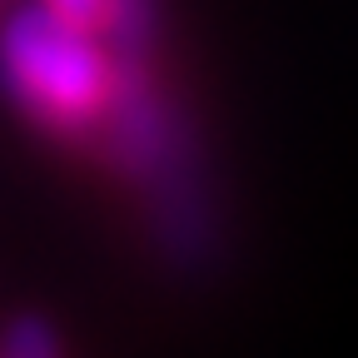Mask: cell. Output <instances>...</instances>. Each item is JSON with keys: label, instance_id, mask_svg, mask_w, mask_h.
I'll return each mask as SVG.
<instances>
[{"label": "cell", "instance_id": "1", "mask_svg": "<svg viewBox=\"0 0 358 358\" xmlns=\"http://www.w3.org/2000/svg\"><path fill=\"white\" fill-rule=\"evenodd\" d=\"M0 65L20 105L55 129H80L85 120H95L115 90L110 60L90 30L60 20L50 6L10 20L0 40Z\"/></svg>", "mask_w": 358, "mask_h": 358}, {"label": "cell", "instance_id": "2", "mask_svg": "<svg viewBox=\"0 0 358 358\" xmlns=\"http://www.w3.org/2000/svg\"><path fill=\"white\" fill-rule=\"evenodd\" d=\"M45 6H50L60 20L90 30V35H95L100 25H110V20H120V0H45Z\"/></svg>", "mask_w": 358, "mask_h": 358}]
</instances>
